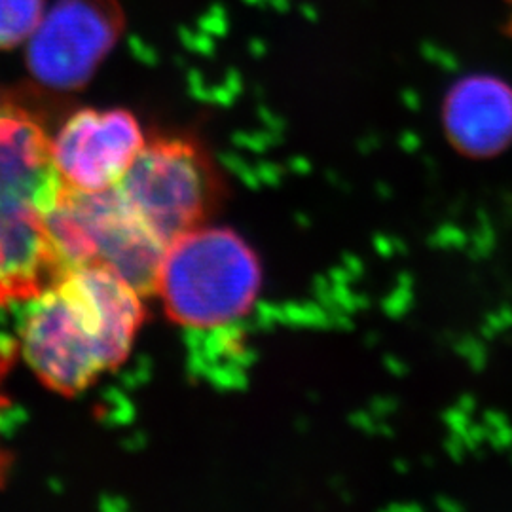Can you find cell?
Instances as JSON below:
<instances>
[{
	"instance_id": "6da1fadb",
	"label": "cell",
	"mask_w": 512,
	"mask_h": 512,
	"mask_svg": "<svg viewBox=\"0 0 512 512\" xmlns=\"http://www.w3.org/2000/svg\"><path fill=\"white\" fill-rule=\"evenodd\" d=\"M143 321L141 294L122 277L74 268L31 298L21 351L42 384L74 397L128 359Z\"/></svg>"
},
{
	"instance_id": "7a4b0ae2",
	"label": "cell",
	"mask_w": 512,
	"mask_h": 512,
	"mask_svg": "<svg viewBox=\"0 0 512 512\" xmlns=\"http://www.w3.org/2000/svg\"><path fill=\"white\" fill-rule=\"evenodd\" d=\"M63 188L40 120L0 107V306L31 300L61 275L46 217Z\"/></svg>"
},
{
	"instance_id": "3957f363",
	"label": "cell",
	"mask_w": 512,
	"mask_h": 512,
	"mask_svg": "<svg viewBox=\"0 0 512 512\" xmlns=\"http://www.w3.org/2000/svg\"><path fill=\"white\" fill-rule=\"evenodd\" d=\"M260 285L255 251L232 230L203 226L167 247L156 293L175 323L217 329L253 308Z\"/></svg>"
},
{
	"instance_id": "277c9868",
	"label": "cell",
	"mask_w": 512,
	"mask_h": 512,
	"mask_svg": "<svg viewBox=\"0 0 512 512\" xmlns=\"http://www.w3.org/2000/svg\"><path fill=\"white\" fill-rule=\"evenodd\" d=\"M61 274L99 266L122 277L141 296L158 291L165 247L112 186L82 192L65 184L46 217Z\"/></svg>"
},
{
	"instance_id": "5b68a950",
	"label": "cell",
	"mask_w": 512,
	"mask_h": 512,
	"mask_svg": "<svg viewBox=\"0 0 512 512\" xmlns=\"http://www.w3.org/2000/svg\"><path fill=\"white\" fill-rule=\"evenodd\" d=\"M116 188L165 247L203 228L222 194L219 173L207 152L183 137L145 143Z\"/></svg>"
},
{
	"instance_id": "8992f818",
	"label": "cell",
	"mask_w": 512,
	"mask_h": 512,
	"mask_svg": "<svg viewBox=\"0 0 512 512\" xmlns=\"http://www.w3.org/2000/svg\"><path fill=\"white\" fill-rule=\"evenodd\" d=\"M118 0H59L29 38L27 67L52 90H80L124 33Z\"/></svg>"
},
{
	"instance_id": "52a82bcc",
	"label": "cell",
	"mask_w": 512,
	"mask_h": 512,
	"mask_svg": "<svg viewBox=\"0 0 512 512\" xmlns=\"http://www.w3.org/2000/svg\"><path fill=\"white\" fill-rule=\"evenodd\" d=\"M145 143L143 129L128 110L84 109L52 139V160L67 186L99 192L122 181Z\"/></svg>"
},
{
	"instance_id": "ba28073f",
	"label": "cell",
	"mask_w": 512,
	"mask_h": 512,
	"mask_svg": "<svg viewBox=\"0 0 512 512\" xmlns=\"http://www.w3.org/2000/svg\"><path fill=\"white\" fill-rule=\"evenodd\" d=\"M452 147L473 158H488L512 141V88L478 74L456 84L442 110Z\"/></svg>"
},
{
	"instance_id": "9c48e42d",
	"label": "cell",
	"mask_w": 512,
	"mask_h": 512,
	"mask_svg": "<svg viewBox=\"0 0 512 512\" xmlns=\"http://www.w3.org/2000/svg\"><path fill=\"white\" fill-rule=\"evenodd\" d=\"M44 16V0H0V50L29 40Z\"/></svg>"
},
{
	"instance_id": "30bf717a",
	"label": "cell",
	"mask_w": 512,
	"mask_h": 512,
	"mask_svg": "<svg viewBox=\"0 0 512 512\" xmlns=\"http://www.w3.org/2000/svg\"><path fill=\"white\" fill-rule=\"evenodd\" d=\"M14 363V344H10L8 340L0 338V387L2 382L10 370V366ZM6 404L4 397L0 395V408ZM6 467H8V456L4 454V450L0 448V482L4 480V473H6Z\"/></svg>"
}]
</instances>
